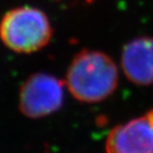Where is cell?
Wrapping results in <instances>:
<instances>
[{
  "mask_svg": "<svg viewBox=\"0 0 153 153\" xmlns=\"http://www.w3.org/2000/svg\"><path fill=\"white\" fill-rule=\"evenodd\" d=\"M65 84L56 76L36 73L21 85L18 105L30 118H41L59 111L64 102Z\"/></svg>",
  "mask_w": 153,
  "mask_h": 153,
  "instance_id": "cell-3",
  "label": "cell"
},
{
  "mask_svg": "<svg viewBox=\"0 0 153 153\" xmlns=\"http://www.w3.org/2000/svg\"><path fill=\"white\" fill-rule=\"evenodd\" d=\"M121 68L125 76L138 85L153 84V38L148 36L131 40L121 52Z\"/></svg>",
  "mask_w": 153,
  "mask_h": 153,
  "instance_id": "cell-5",
  "label": "cell"
},
{
  "mask_svg": "<svg viewBox=\"0 0 153 153\" xmlns=\"http://www.w3.org/2000/svg\"><path fill=\"white\" fill-rule=\"evenodd\" d=\"M51 23L44 12L31 6H21L5 13L0 21V39L10 50L34 53L50 42Z\"/></svg>",
  "mask_w": 153,
  "mask_h": 153,
  "instance_id": "cell-2",
  "label": "cell"
},
{
  "mask_svg": "<svg viewBox=\"0 0 153 153\" xmlns=\"http://www.w3.org/2000/svg\"><path fill=\"white\" fill-rule=\"evenodd\" d=\"M108 153H153V109L119 124L105 140Z\"/></svg>",
  "mask_w": 153,
  "mask_h": 153,
  "instance_id": "cell-4",
  "label": "cell"
},
{
  "mask_svg": "<svg viewBox=\"0 0 153 153\" xmlns=\"http://www.w3.org/2000/svg\"><path fill=\"white\" fill-rule=\"evenodd\" d=\"M65 85L72 96L79 102H102L117 88V67L103 52L85 49L72 60L66 74Z\"/></svg>",
  "mask_w": 153,
  "mask_h": 153,
  "instance_id": "cell-1",
  "label": "cell"
}]
</instances>
